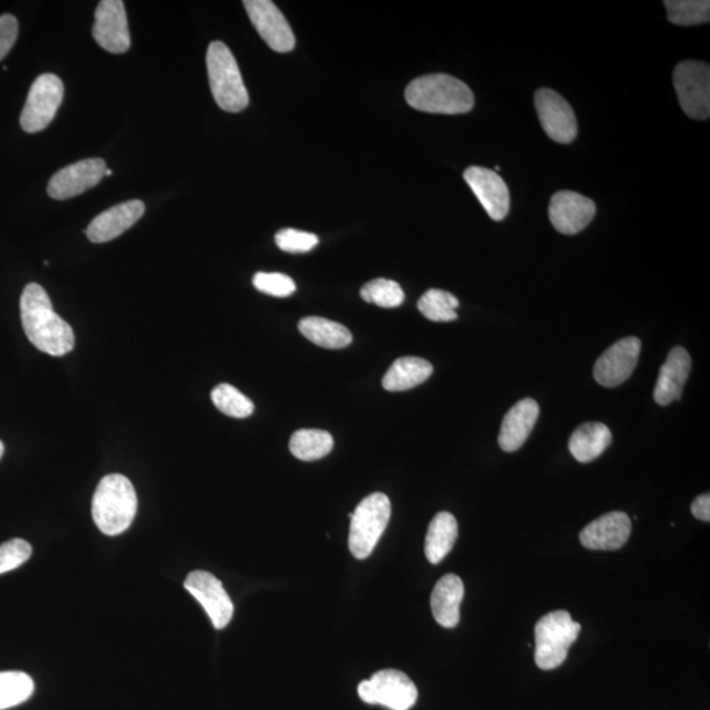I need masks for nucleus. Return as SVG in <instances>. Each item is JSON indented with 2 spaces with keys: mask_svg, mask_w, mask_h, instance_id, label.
<instances>
[{
  "mask_svg": "<svg viewBox=\"0 0 710 710\" xmlns=\"http://www.w3.org/2000/svg\"><path fill=\"white\" fill-rule=\"evenodd\" d=\"M20 316L28 340L42 353L62 357L74 349L73 328L54 312L52 301L40 284L30 283L21 293Z\"/></svg>",
  "mask_w": 710,
  "mask_h": 710,
  "instance_id": "nucleus-1",
  "label": "nucleus"
},
{
  "mask_svg": "<svg viewBox=\"0 0 710 710\" xmlns=\"http://www.w3.org/2000/svg\"><path fill=\"white\" fill-rule=\"evenodd\" d=\"M406 100L414 110L441 114L468 113L476 103L469 86L448 74L413 79L406 90Z\"/></svg>",
  "mask_w": 710,
  "mask_h": 710,
  "instance_id": "nucleus-2",
  "label": "nucleus"
},
{
  "mask_svg": "<svg viewBox=\"0 0 710 710\" xmlns=\"http://www.w3.org/2000/svg\"><path fill=\"white\" fill-rule=\"evenodd\" d=\"M138 513V494L124 476L111 473L100 480L92 498V519L100 532L119 536L132 526Z\"/></svg>",
  "mask_w": 710,
  "mask_h": 710,
  "instance_id": "nucleus-3",
  "label": "nucleus"
},
{
  "mask_svg": "<svg viewBox=\"0 0 710 710\" xmlns=\"http://www.w3.org/2000/svg\"><path fill=\"white\" fill-rule=\"evenodd\" d=\"M207 70L214 102L227 112H241L249 94L239 64L224 42L213 41L207 50Z\"/></svg>",
  "mask_w": 710,
  "mask_h": 710,
  "instance_id": "nucleus-4",
  "label": "nucleus"
},
{
  "mask_svg": "<svg viewBox=\"0 0 710 710\" xmlns=\"http://www.w3.org/2000/svg\"><path fill=\"white\" fill-rule=\"evenodd\" d=\"M579 622L568 611H556L543 616L534 628L536 664L541 670L558 669L568 659L571 644L580 634Z\"/></svg>",
  "mask_w": 710,
  "mask_h": 710,
  "instance_id": "nucleus-5",
  "label": "nucleus"
},
{
  "mask_svg": "<svg viewBox=\"0 0 710 710\" xmlns=\"http://www.w3.org/2000/svg\"><path fill=\"white\" fill-rule=\"evenodd\" d=\"M349 549L357 559H366L374 551L391 518V501L382 492L364 498L349 514Z\"/></svg>",
  "mask_w": 710,
  "mask_h": 710,
  "instance_id": "nucleus-6",
  "label": "nucleus"
},
{
  "mask_svg": "<svg viewBox=\"0 0 710 710\" xmlns=\"http://www.w3.org/2000/svg\"><path fill=\"white\" fill-rule=\"evenodd\" d=\"M358 694L368 704L383 706L392 710L411 709L419 698L413 681L398 670L378 671L370 680L361 681Z\"/></svg>",
  "mask_w": 710,
  "mask_h": 710,
  "instance_id": "nucleus-7",
  "label": "nucleus"
},
{
  "mask_svg": "<svg viewBox=\"0 0 710 710\" xmlns=\"http://www.w3.org/2000/svg\"><path fill=\"white\" fill-rule=\"evenodd\" d=\"M673 86L687 117L706 120L710 117V69L700 61L680 62L673 70Z\"/></svg>",
  "mask_w": 710,
  "mask_h": 710,
  "instance_id": "nucleus-8",
  "label": "nucleus"
},
{
  "mask_svg": "<svg viewBox=\"0 0 710 710\" xmlns=\"http://www.w3.org/2000/svg\"><path fill=\"white\" fill-rule=\"evenodd\" d=\"M63 99V83L54 74L36 78L21 112L20 124L28 133H38L52 123Z\"/></svg>",
  "mask_w": 710,
  "mask_h": 710,
  "instance_id": "nucleus-9",
  "label": "nucleus"
},
{
  "mask_svg": "<svg viewBox=\"0 0 710 710\" xmlns=\"http://www.w3.org/2000/svg\"><path fill=\"white\" fill-rule=\"evenodd\" d=\"M534 104L543 131L552 141L570 143L577 139V117L568 100L554 90L541 89L536 92Z\"/></svg>",
  "mask_w": 710,
  "mask_h": 710,
  "instance_id": "nucleus-10",
  "label": "nucleus"
},
{
  "mask_svg": "<svg viewBox=\"0 0 710 710\" xmlns=\"http://www.w3.org/2000/svg\"><path fill=\"white\" fill-rule=\"evenodd\" d=\"M184 588L200 604L218 630L231 622L234 607L220 580L207 571H192L184 580Z\"/></svg>",
  "mask_w": 710,
  "mask_h": 710,
  "instance_id": "nucleus-11",
  "label": "nucleus"
},
{
  "mask_svg": "<svg viewBox=\"0 0 710 710\" xmlns=\"http://www.w3.org/2000/svg\"><path fill=\"white\" fill-rule=\"evenodd\" d=\"M243 6L257 32L272 50L287 53L296 48V36L276 3L270 0H246Z\"/></svg>",
  "mask_w": 710,
  "mask_h": 710,
  "instance_id": "nucleus-12",
  "label": "nucleus"
},
{
  "mask_svg": "<svg viewBox=\"0 0 710 710\" xmlns=\"http://www.w3.org/2000/svg\"><path fill=\"white\" fill-rule=\"evenodd\" d=\"M642 343L637 337L617 341L604 351L594 364L593 377L597 382L608 389L620 386L633 374Z\"/></svg>",
  "mask_w": 710,
  "mask_h": 710,
  "instance_id": "nucleus-13",
  "label": "nucleus"
},
{
  "mask_svg": "<svg viewBox=\"0 0 710 710\" xmlns=\"http://www.w3.org/2000/svg\"><path fill=\"white\" fill-rule=\"evenodd\" d=\"M107 163L102 158H88L63 168L50 178L48 193L56 200H67L96 188L102 181Z\"/></svg>",
  "mask_w": 710,
  "mask_h": 710,
  "instance_id": "nucleus-14",
  "label": "nucleus"
},
{
  "mask_svg": "<svg viewBox=\"0 0 710 710\" xmlns=\"http://www.w3.org/2000/svg\"><path fill=\"white\" fill-rule=\"evenodd\" d=\"M92 36L100 47L113 54H123L131 47L124 2L103 0L96 11Z\"/></svg>",
  "mask_w": 710,
  "mask_h": 710,
  "instance_id": "nucleus-15",
  "label": "nucleus"
},
{
  "mask_svg": "<svg viewBox=\"0 0 710 710\" xmlns=\"http://www.w3.org/2000/svg\"><path fill=\"white\" fill-rule=\"evenodd\" d=\"M597 214V204L578 192H557L550 200L549 217L552 227L562 234L582 232Z\"/></svg>",
  "mask_w": 710,
  "mask_h": 710,
  "instance_id": "nucleus-16",
  "label": "nucleus"
},
{
  "mask_svg": "<svg viewBox=\"0 0 710 710\" xmlns=\"http://www.w3.org/2000/svg\"><path fill=\"white\" fill-rule=\"evenodd\" d=\"M463 178L492 220L501 221L507 218L511 198L503 178L490 169L480 167L469 168L464 171Z\"/></svg>",
  "mask_w": 710,
  "mask_h": 710,
  "instance_id": "nucleus-17",
  "label": "nucleus"
},
{
  "mask_svg": "<svg viewBox=\"0 0 710 710\" xmlns=\"http://www.w3.org/2000/svg\"><path fill=\"white\" fill-rule=\"evenodd\" d=\"M143 213H146V204L141 200H129V202L113 206L110 210L98 214L84 232L91 242H109L132 228Z\"/></svg>",
  "mask_w": 710,
  "mask_h": 710,
  "instance_id": "nucleus-18",
  "label": "nucleus"
},
{
  "mask_svg": "<svg viewBox=\"0 0 710 710\" xmlns=\"http://www.w3.org/2000/svg\"><path fill=\"white\" fill-rule=\"evenodd\" d=\"M631 520L626 512H609L588 523L580 542L590 550H619L629 540Z\"/></svg>",
  "mask_w": 710,
  "mask_h": 710,
  "instance_id": "nucleus-19",
  "label": "nucleus"
},
{
  "mask_svg": "<svg viewBox=\"0 0 710 710\" xmlns=\"http://www.w3.org/2000/svg\"><path fill=\"white\" fill-rule=\"evenodd\" d=\"M691 357L684 348H673L662 364L654 389V400L666 407L680 400L691 371Z\"/></svg>",
  "mask_w": 710,
  "mask_h": 710,
  "instance_id": "nucleus-20",
  "label": "nucleus"
},
{
  "mask_svg": "<svg viewBox=\"0 0 710 710\" xmlns=\"http://www.w3.org/2000/svg\"><path fill=\"white\" fill-rule=\"evenodd\" d=\"M540 416V406L533 399H522L504 416L499 434L500 448L507 453L518 451L528 440Z\"/></svg>",
  "mask_w": 710,
  "mask_h": 710,
  "instance_id": "nucleus-21",
  "label": "nucleus"
},
{
  "mask_svg": "<svg viewBox=\"0 0 710 710\" xmlns=\"http://www.w3.org/2000/svg\"><path fill=\"white\" fill-rule=\"evenodd\" d=\"M464 597L462 579L449 573L437 582L430 598V607L437 622L447 629H453L461 619V604Z\"/></svg>",
  "mask_w": 710,
  "mask_h": 710,
  "instance_id": "nucleus-22",
  "label": "nucleus"
},
{
  "mask_svg": "<svg viewBox=\"0 0 710 710\" xmlns=\"http://www.w3.org/2000/svg\"><path fill=\"white\" fill-rule=\"evenodd\" d=\"M612 443L611 430L601 422H587L571 434L569 450L580 463H590Z\"/></svg>",
  "mask_w": 710,
  "mask_h": 710,
  "instance_id": "nucleus-23",
  "label": "nucleus"
},
{
  "mask_svg": "<svg viewBox=\"0 0 710 710\" xmlns=\"http://www.w3.org/2000/svg\"><path fill=\"white\" fill-rule=\"evenodd\" d=\"M433 374V366L418 357H403L394 361L383 378V389L400 392L414 389Z\"/></svg>",
  "mask_w": 710,
  "mask_h": 710,
  "instance_id": "nucleus-24",
  "label": "nucleus"
},
{
  "mask_svg": "<svg viewBox=\"0 0 710 710\" xmlns=\"http://www.w3.org/2000/svg\"><path fill=\"white\" fill-rule=\"evenodd\" d=\"M458 523L453 514L440 512L430 521L426 538V556L430 563L439 564L454 548Z\"/></svg>",
  "mask_w": 710,
  "mask_h": 710,
  "instance_id": "nucleus-25",
  "label": "nucleus"
},
{
  "mask_svg": "<svg viewBox=\"0 0 710 710\" xmlns=\"http://www.w3.org/2000/svg\"><path fill=\"white\" fill-rule=\"evenodd\" d=\"M299 331L314 343L326 349H342L353 341L349 329L328 319L306 318L299 322Z\"/></svg>",
  "mask_w": 710,
  "mask_h": 710,
  "instance_id": "nucleus-26",
  "label": "nucleus"
},
{
  "mask_svg": "<svg viewBox=\"0 0 710 710\" xmlns=\"http://www.w3.org/2000/svg\"><path fill=\"white\" fill-rule=\"evenodd\" d=\"M334 447L331 433L320 429H300L290 440V451L300 461L311 462L327 457Z\"/></svg>",
  "mask_w": 710,
  "mask_h": 710,
  "instance_id": "nucleus-27",
  "label": "nucleus"
},
{
  "mask_svg": "<svg viewBox=\"0 0 710 710\" xmlns=\"http://www.w3.org/2000/svg\"><path fill=\"white\" fill-rule=\"evenodd\" d=\"M33 692V680L26 672H0V710L23 704Z\"/></svg>",
  "mask_w": 710,
  "mask_h": 710,
  "instance_id": "nucleus-28",
  "label": "nucleus"
},
{
  "mask_svg": "<svg viewBox=\"0 0 710 710\" xmlns=\"http://www.w3.org/2000/svg\"><path fill=\"white\" fill-rule=\"evenodd\" d=\"M459 300L448 291L428 290L419 300V311L430 321L448 322L458 319Z\"/></svg>",
  "mask_w": 710,
  "mask_h": 710,
  "instance_id": "nucleus-29",
  "label": "nucleus"
},
{
  "mask_svg": "<svg viewBox=\"0 0 710 710\" xmlns=\"http://www.w3.org/2000/svg\"><path fill=\"white\" fill-rule=\"evenodd\" d=\"M211 399L214 407L229 418L247 419L254 412L253 401L232 384L222 383L214 387Z\"/></svg>",
  "mask_w": 710,
  "mask_h": 710,
  "instance_id": "nucleus-30",
  "label": "nucleus"
},
{
  "mask_svg": "<svg viewBox=\"0 0 710 710\" xmlns=\"http://www.w3.org/2000/svg\"><path fill=\"white\" fill-rule=\"evenodd\" d=\"M667 16L677 26L709 23L710 2L708 0H666Z\"/></svg>",
  "mask_w": 710,
  "mask_h": 710,
  "instance_id": "nucleus-31",
  "label": "nucleus"
},
{
  "mask_svg": "<svg viewBox=\"0 0 710 710\" xmlns=\"http://www.w3.org/2000/svg\"><path fill=\"white\" fill-rule=\"evenodd\" d=\"M361 298L366 303L382 308H397L403 304L404 291L400 284L390 279L379 278L366 283L361 290Z\"/></svg>",
  "mask_w": 710,
  "mask_h": 710,
  "instance_id": "nucleus-32",
  "label": "nucleus"
},
{
  "mask_svg": "<svg viewBox=\"0 0 710 710\" xmlns=\"http://www.w3.org/2000/svg\"><path fill=\"white\" fill-rule=\"evenodd\" d=\"M253 286L258 291L276 298L290 297L297 290L292 278L281 274V272H257Z\"/></svg>",
  "mask_w": 710,
  "mask_h": 710,
  "instance_id": "nucleus-33",
  "label": "nucleus"
},
{
  "mask_svg": "<svg viewBox=\"0 0 710 710\" xmlns=\"http://www.w3.org/2000/svg\"><path fill=\"white\" fill-rule=\"evenodd\" d=\"M277 247L287 253H307L319 243V237L313 233L286 228L276 236Z\"/></svg>",
  "mask_w": 710,
  "mask_h": 710,
  "instance_id": "nucleus-34",
  "label": "nucleus"
},
{
  "mask_svg": "<svg viewBox=\"0 0 710 710\" xmlns=\"http://www.w3.org/2000/svg\"><path fill=\"white\" fill-rule=\"evenodd\" d=\"M32 556V547L21 538L0 544V576L17 570Z\"/></svg>",
  "mask_w": 710,
  "mask_h": 710,
  "instance_id": "nucleus-35",
  "label": "nucleus"
},
{
  "mask_svg": "<svg viewBox=\"0 0 710 710\" xmlns=\"http://www.w3.org/2000/svg\"><path fill=\"white\" fill-rule=\"evenodd\" d=\"M19 33V23L16 17H0V61L4 59L10 50L16 46Z\"/></svg>",
  "mask_w": 710,
  "mask_h": 710,
  "instance_id": "nucleus-36",
  "label": "nucleus"
},
{
  "mask_svg": "<svg viewBox=\"0 0 710 710\" xmlns=\"http://www.w3.org/2000/svg\"><path fill=\"white\" fill-rule=\"evenodd\" d=\"M691 512L696 519L709 522L710 521V494L704 493V494H700L699 498H696L691 506Z\"/></svg>",
  "mask_w": 710,
  "mask_h": 710,
  "instance_id": "nucleus-37",
  "label": "nucleus"
},
{
  "mask_svg": "<svg viewBox=\"0 0 710 710\" xmlns=\"http://www.w3.org/2000/svg\"><path fill=\"white\" fill-rule=\"evenodd\" d=\"M3 453H4V444L2 441H0V458L3 457Z\"/></svg>",
  "mask_w": 710,
  "mask_h": 710,
  "instance_id": "nucleus-38",
  "label": "nucleus"
},
{
  "mask_svg": "<svg viewBox=\"0 0 710 710\" xmlns=\"http://www.w3.org/2000/svg\"><path fill=\"white\" fill-rule=\"evenodd\" d=\"M110 176H112V170L107 169L104 177H110Z\"/></svg>",
  "mask_w": 710,
  "mask_h": 710,
  "instance_id": "nucleus-39",
  "label": "nucleus"
}]
</instances>
